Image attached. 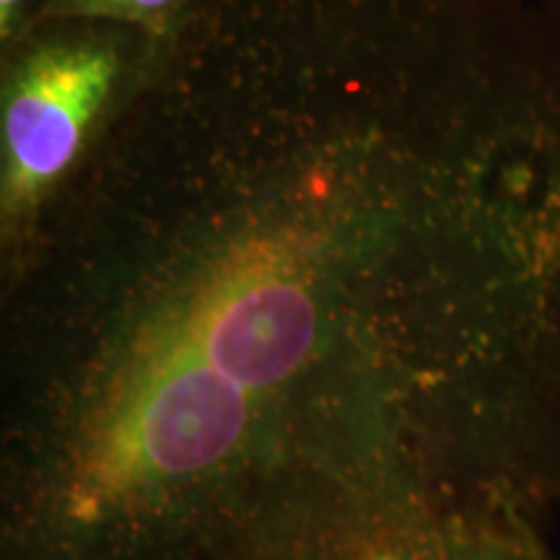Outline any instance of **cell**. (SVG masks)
<instances>
[{"mask_svg":"<svg viewBox=\"0 0 560 560\" xmlns=\"http://www.w3.org/2000/svg\"><path fill=\"white\" fill-rule=\"evenodd\" d=\"M21 3H24V0H0V13H3V24L5 26H9V21L16 16Z\"/></svg>","mask_w":560,"mask_h":560,"instance_id":"5b68a950","label":"cell"},{"mask_svg":"<svg viewBox=\"0 0 560 560\" xmlns=\"http://www.w3.org/2000/svg\"><path fill=\"white\" fill-rule=\"evenodd\" d=\"M172 0H68V5L79 13H96V16L145 19L164 11Z\"/></svg>","mask_w":560,"mask_h":560,"instance_id":"3957f363","label":"cell"},{"mask_svg":"<svg viewBox=\"0 0 560 560\" xmlns=\"http://www.w3.org/2000/svg\"><path fill=\"white\" fill-rule=\"evenodd\" d=\"M236 560H560L540 509L462 478L408 433H369L293 480Z\"/></svg>","mask_w":560,"mask_h":560,"instance_id":"6da1fadb","label":"cell"},{"mask_svg":"<svg viewBox=\"0 0 560 560\" xmlns=\"http://www.w3.org/2000/svg\"><path fill=\"white\" fill-rule=\"evenodd\" d=\"M115 58L96 45L47 47L24 62L5 100V206L21 210L73 161L107 96Z\"/></svg>","mask_w":560,"mask_h":560,"instance_id":"7a4b0ae2","label":"cell"},{"mask_svg":"<svg viewBox=\"0 0 560 560\" xmlns=\"http://www.w3.org/2000/svg\"><path fill=\"white\" fill-rule=\"evenodd\" d=\"M556 501H560V369H558V402H556Z\"/></svg>","mask_w":560,"mask_h":560,"instance_id":"277c9868","label":"cell"}]
</instances>
